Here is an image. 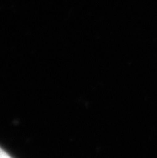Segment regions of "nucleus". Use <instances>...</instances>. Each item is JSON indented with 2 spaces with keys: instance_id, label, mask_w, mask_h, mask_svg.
Returning <instances> with one entry per match:
<instances>
[{
  "instance_id": "1",
  "label": "nucleus",
  "mask_w": 157,
  "mask_h": 158,
  "mask_svg": "<svg viewBox=\"0 0 157 158\" xmlns=\"http://www.w3.org/2000/svg\"><path fill=\"white\" fill-rule=\"evenodd\" d=\"M0 158H12L6 151L0 147Z\"/></svg>"
}]
</instances>
